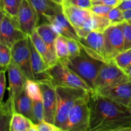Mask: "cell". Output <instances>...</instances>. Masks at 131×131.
<instances>
[{"label":"cell","mask_w":131,"mask_h":131,"mask_svg":"<svg viewBox=\"0 0 131 131\" xmlns=\"http://www.w3.org/2000/svg\"><path fill=\"white\" fill-rule=\"evenodd\" d=\"M89 106V131L131 130V113L128 107L97 92L90 93Z\"/></svg>","instance_id":"1"},{"label":"cell","mask_w":131,"mask_h":131,"mask_svg":"<svg viewBox=\"0 0 131 131\" xmlns=\"http://www.w3.org/2000/svg\"><path fill=\"white\" fill-rule=\"evenodd\" d=\"M27 37L19 28L17 19L10 17L1 12L0 43L11 49L17 42Z\"/></svg>","instance_id":"10"},{"label":"cell","mask_w":131,"mask_h":131,"mask_svg":"<svg viewBox=\"0 0 131 131\" xmlns=\"http://www.w3.org/2000/svg\"><path fill=\"white\" fill-rule=\"evenodd\" d=\"M11 52L12 61L17 65L26 79L35 80L28 37L17 42L11 48Z\"/></svg>","instance_id":"8"},{"label":"cell","mask_w":131,"mask_h":131,"mask_svg":"<svg viewBox=\"0 0 131 131\" xmlns=\"http://www.w3.org/2000/svg\"><path fill=\"white\" fill-rule=\"evenodd\" d=\"M42 93L44 120L54 124L57 110L56 88L50 83H38Z\"/></svg>","instance_id":"13"},{"label":"cell","mask_w":131,"mask_h":131,"mask_svg":"<svg viewBox=\"0 0 131 131\" xmlns=\"http://www.w3.org/2000/svg\"><path fill=\"white\" fill-rule=\"evenodd\" d=\"M122 1H127V0H121Z\"/></svg>","instance_id":"46"},{"label":"cell","mask_w":131,"mask_h":131,"mask_svg":"<svg viewBox=\"0 0 131 131\" xmlns=\"http://www.w3.org/2000/svg\"><path fill=\"white\" fill-rule=\"evenodd\" d=\"M30 37L35 47L49 67L53 66L58 61L56 54L50 49L46 42L38 35L36 30L30 35Z\"/></svg>","instance_id":"19"},{"label":"cell","mask_w":131,"mask_h":131,"mask_svg":"<svg viewBox=\"0 0 131 131\" xmlns=\"http://www.w3.org/2000/svg\"><path fill=\"white\" fill-rule=\"evenodd\" d=\"M10 131H37L36 124L24 115L14 113L12 117Z\"/></svg>","instance_id":"21"},{"label":"cell","mask_w":131,"mask_h":131,"mask_svg":"<svg viewBox=\"0 0 131 131\" xmlns=\"http://www.w3.org/2000/svg\"><path fill=\"white\" fill-rule=\"evenodd\" d=\"M101 1V0H92V1Z\"/></svg>","instance_id":"44"},{"label":"cell","mask_w":131,"mask_h":131,"mask_svg":"<svg viewBox=\"0 0 131 131\" xmlns=\"http://www.w3.org/2000/svg\"><path fill=\"white\" fill-rule=\"evenodd\" d=\"M104 63L93 58L82 49L80 54L69 58L62 63L79 75L92 88L93 92H95L96 79Z\"/></svg>","instance_id":"3"},{"label":"cell","mask_w":131,"mask_h":131,"mask_svg":"<svg viewBox=\"0 0 131 131\" xmlns=\"http://www.w3.org/2000/svg\"><path fill=\"white\" fill-rule=\"evenodd\" d=\"M125 72H126V74H127L128 77L129 78L130 80H131V66L126 70V71H125Z\"/></svg>","instance_id":"40"},{"label":"cell","mask_w":131,"mask_h":131,"mask_svg":"<svg viewBox=\"0 0 131 131\" xmlns=\"http://www.w3.org/2000/svg\"><path fill=\"white\" fill-rule=\"evenodd\" d=\"M129 110H130V113H131V102H130V104L129 105Z\"/></svg>","instance_id":"43"},{"label":"cell","mask_w":131,"mask_h":131,"mask_svg":"<svg viewBox=\"0 0 131 131\" xmlns=\"http://www.w3.org/2000/svg\"><path fill=\"white\" fill-rule=\"evenodd\" d=\"M37 12L39 17V24L41 20L47 21L46 17L56 15L63 12L62 6L52 0H28ZM48 23V22H47Z\"/></svg>","instance_id":"18"},{"label":"cell","mask_w":131,"mask_h":131,"mask_svg":"<svg viewBox=\"0 0 131 131\" xmlns=\"http://www.w3.org/2000/svg\"><path fill=\"white\" fill-rule=\"evenodd\" d=\"M54 49L58 61L61 63L66 61L69 58L67 38L58 35L55 40Z\"/></svg>","instance_id":"23"},{"label":"cell","mask_w":131,"mask_h":131,"mask_svg":"<svg viewBox=\"0 0 131 131\" xmlns=\"http://www.w3.org/2000/svg\"><path fill=\"white\" fill-rule=\"evenodd\" d=\"M113 61L118 67L126 71L131 66V48L116 55Z\"/></svg>","instance_id":"26"},{"label":"cell","mask_w":131,"mask_h":131,"mask_svg":"<svg viewBox=\"0 0 131 131\" xmlns=\"http://www.w3.org/2000/svg\"><path fill=\"white\" fill-rule=\"evenodd\" d=\"M7 72L9 81L8 100L12 102L14 107V100L24 90L27 79L17 65L12 61L8 67Z\"/></svg>","instance_id":"15"},{"label":"cell","mask_w":131,"mask_h":131,"mask_svg":"<svg viewBox=\"0 0 131 131\" xmlns=\"http://www.w3.org/2000/svg\"><path fill=\"white\" fill-rule=\"evenodd\" d=\"M12 61L11 49L5 45L0 43V65L1 70L7 71Z\"/></svg>","instance_id":"28"},{"label":"cell","mask_w":131,"mask_h":131,"mask_svg":"<svg viewBox=\"0 0 131 131\" xmlns=\"http://www.w3.org/2000/svg\"><path fill=\"white\" fill-rule=\"evenodd\" d=\"M99 93L114 102L129 107L131 102V80L106 88Z\"/></svg>","instance_id":"16"},{"label":"cell","mask_w":131,"mask_h":131,"mask_svg":"<svg viewBox=\"0 0 131 131\" xmlns=\"http://www.w3.org/2000/svg\"><path fill=\"white\" fill-rule=\"evenodd\" d=\"M67 42L68 47H69V58L75 57V56L80 54L82 51V48L81 47L79 41L67 38Z\"/></svg>","instance_id":"31"},{"label":"cell","mask_w":131,"mask_h":131,"mask_svg":"<svg viewBox=\"0 0 131 131\" xmlns=\"http://www.w3.org/2000/svg\"><path fill=\"white\" fill-rule=\"evenodd\" d=\"M93 31L104 33L111 26L110 19L107 15H99L93 13Z\"/></svg>","instance_id":"27"},{"label":"cell","mask_w":131,"mask_h":131,"mask_svg":"<svg viewBox=\"0 0 131 131\" xmlns=\"http://www.w3.org/2000/svg\"><path fill=\"white\" fill-rule=\"evenodd\" d=\"M63 13L81 38L87 37L93 31V13L89 9L81 8L67 3L61 5Z\"/></svg>","instance_id":"4"},{"label":"cell","mask_w":131,"mask_h":131,"mask_svg":"<svg viewBox=\"0 0 131 131\" xmlns=\"http://www.w3.org/2000/svg\"><path fill=\"white\" fill-rule=\"evenodd\" d=\"M28 38L31 53L32 72L35 81L38 83H51V78L48 74V69L49 67L35 47L30 36H28Z\"/></svg>","instance_id":"14"},{"label":"cell","mask_w":131,"mask_h":131,"mask_svg":"<svg viewBox=\"0 0 131 131\" xmlns=\"http://www.w3.org/2000/svg\"><path fill=\"white\" fill-rule=\"evenodd\" d=\"M66 1H67V0H60V2H61V5L62 3H63L64 2H65Z\"/></svg>","instance_id":"42"},{"label":"cell","mask_w":131,"mask_h":131,"mask_svg":"<svg viewBox=\"0 0 131 131\" xmlns=\"http://www.w3.org/2000/svg\"><path fill=\"white\" fill-rule=\"evenodd\" d=\"M113 7L104 5H93L90 10L92 13L99 15H107Z\"/></svg>","instance_id":"35"},{"label":"cell","mask_w":131,"mask_h":131,"mask_svg":"<svg viewBox=\"0 0 131 131\" xmlns=\"http://www.w3.org/2000/svg\"><path fill=\"white\" fill-rule=\"evenodd\" d=\"M23 0H1V12L10 17L17 19Z\"/></svg>","instance_id":"24"},{"label":"cell","mask_w":131,"mask_h":131,"mask_svg":"<svg viewBox=\"0 0 131 131\" xmlns=\"http://www.w3.org/2000/svg\"><path fill=\"white\" fill-rule=\"evenodd\" d=\"M36 127L37 131H61V129L55 124L47 122L45 120L36 124Z\"/></svg>","instance_id":"33"},{"label":"cell","mask_w":131,"mask_h":131,"mask_svg":"<svg viewBox=\"0 0 131 131\" xmlns=\"http://www.w3.org/2000/svg\"><path fill=\"white\" fill-rule=\"evenodd\" d=\"M63 3L70 4L81 8L89 9V10H90L92 6H93L92 0H67Z\"/></svg>","instance_id":"34"},{"label":"cell","mask_w":131,"mask_h":131,"mask_svg":"<svg viewBox=\"0 0 131 131\" xmlns=\"http://www.w3.org/2000/svg\"><path fill=\"white\" fill-rule=\"evenodd\" d=\"M33 110V121L35 124H37L44 120V110H43V100L32 101Z\"/></svg>","instance_id":"29"},{"label":"cell","mask_w":131,"mask_h":131,"mask_svg":"<svg viewBox=\"0 0 131 131\" xmlns=\"http://www.w3.org/2000/svg\"><path fill=\"white\" fill-rule=\"evenodd\" d=\"M107 16L110 19L111 25L120 24L125 22L124 12L118 6L113 8L107 15Z\"/></svg>","instance_id":"30"},{"label":"cell","mask_w":131,"mask_h":131,"mask_svg":"<svg viewBox=\"0 0 131 131\" xmlns=\"http://www.w3.org/2000/svg\"><path fill=\"white\" fill-rule=\"evenodd\" d=\"M103 34L106 58L109 61H111L124 49L125 39L121 24L111 25Z\"/></svg>","instance_id":"9"},{"label":"cell","mask_w":131,"mask_h":131,"mask_svg":"<svg viewBox=\"0 0 131 131\" xmlns=\"http://www.w3.org/2000/svg\"><path fill=\"white\" fill-rule=\"evenodd\" d=\"M124 14L125 21H129L131 20V9L124 11Z\"/></svg>","instance_id":"39"},{"label":"cell","mask_w":131,"mask_h":131,"mask_svg":"<svg viewBox=\"0 0 131 131\" xmlns=\"http://www.w3.org/2000/svg\"><path fill=\"white\" fill-rule=\"evenodd\" d=\"M14 111L24 115L33 121V102L31 99L28 97L25 89L23 90L14 100Z\"/></svg>","instance_id":"20"},{"label":"cell","mask_w":131,"mask_h":131,"mask_svg":"<svg viewBox=\"0 0 131 131\" xmlns=\"http://www.w3.org/2000/svg\"><path fill=\"white\" fill-rule=\"evenodd\" d=\"M17 20L19 28L27 36L31 35L39 25L38 13L28 0L22 1Z\"/></svg>","instance_id":"12"},{"label":"cell","mask_w":131,"mask_h":131,"mask_svg":"<svg viewBox=\"0 0 131 131\" xmlns=\"http://www.w3.org/2000/svg\"><path fill=\"white\" fill-rule=\"evenodd\" d=\"M127 22H128V23H130V24H131V20H129V21H127Z\"/></svg>","instance_id":"45"},{"label":"cell","mask_w":131,"mask_h":131,"mask_svg":"<svg viewBox=\"0 0 131 131\" xmlns=\"http://www.w3.org/2000/svg\"><path fill=\"white\" fill-rule=\"evenodd\" d=\"M46 18L58 34L64 36L67 38L79 41L80 37L78 36L74 27L65 17L63 12L56 15L46 16Z\"/></svg>","instance_id":"17"},{"label":"cell","mask_w":131,"mask_h":131,"mask_svg":"<svg viewBox=\"0 0 131 131\" xmlns=\"http://www.w3.org/2000/svg\"><path fill=\"white\" fill-rule=\"evenodd\" d=\"M36 31L42 38L50 49L55 53L54 43L58 34L54 30L50 23H43L39 24L36 28ZM56 54V53H55Z\"/></svg>","instance_id":"22"},{"label":"cell","mask_w":131,"mask_h":131,"mask_svg":"<svg viewBox=\"0 0 131 131\" xmlns=\"http://www.w3.org/2000/svg\"><path fill=\"white\" fill-rule=\"evenodd\" d=\"M90 95L78 100L69 113L64 131H89Z\"/></svg>","instance_id":"6"},{"label":"cell","mask_w":131,"mask_h":131,"mask_svg":"<svg viewBox=\"0 0 131 131\" xmlns=\"http://www.w3.org/2000/svg\"><path fill=\"white\" fill-rule=\"evenodd\" d=\"M52 1H54L55 3H57L60 4V5H61V2H60V0H52Z\"/></svg>","instance_id":"41"},{"label":"cell","mask_w":131,"mask_h":131,"mask_svg":"<svg viewBox=\"0 0 131 131\" xmlns=\"http://www.w3.org/2000/svg\"><path fill=\"white\" fill-rule=\"evenodd\" d=\"M57 97V110L54 124L65 130L69 113L78 100L90 95V92L81 88L58 86L55 87Z\"/></svg>","instance_id":"2"},{"label":"cell","mask_w":131,"mask_h":131,"mask_svg":"<svg viewBox=\"0 0 131 131\" xmlns=\"http://www.w3.org/2000/svg\"><path fill=\"white\" fill-rule=\"evenodd\" d=\"M121 3V0H101L97 1H92L93 5H104L113 8L118 6Z\"/></svg>","instance_id":"37"},{"label":"cell","mask_w":131,"mask_h":131,"mask_svg":"<svg viewBox=\"0 0 131 131\" xmlns=\"http://www.w3.org/2000/svg\"><path fill=\"white\" fill-rule=\"evenodd\" d=\"M118 7L122 10L123 12L125 10L131 9V0H127V1H122L121 3L119 5Z\"/></svg>","instance_id":"38"},{"label":"cell","mask_w":131,"mask_h":131,"mask_svg":"<svg viewBox=\"0 0 131 131\" xmlns=\"http://www.w3.org/2000/svg\"><path fill=\"white\" fill-rule=\"evenodd\" d=\"M124 35V49L127 50L131 48V24L125 21L121 24Z\"/></svg>","instance_id":"32"},{"label":"cell","mask_w":131,"mask_h":131,"mask_svg":"<svg viewBox=\"0 0 131 131\" xmlns=\"http://www.w3.org/2000/svg\"><path fill=\"white\" fill-rule=\"evenodd\" d=\"M129 80L126 72L118 67L113 61L104 63L96 79L95 92L99 93L106 88Z\"/></svg>","instance_id":"7"},{"label":"cell","mask_w":131,"mask_h":131,"mask_svg":"<svg viewBox=\"0 0 131 131\" xmlns=\"http://www.w3.org/2000/svg\"><path fill=\"white\" fill-rule=\"evenodd\" d=\"M26 92L31 101L42 99V93L39 83L35 80L26 79L25 84Z\"/></svg>","instance_id":"25"},{"label":"cell","mask_w":131,"mask_h":131,"mask_svg":"<svg viewBox=\"0 0 131 131\" xmlns=\"http://www.w3.org/2000/svg\"><path fill=\"white\" fill-rule=\"evenodd\" d=\"M79 42L82 49L90 56L104 63L110 62L106 58L103 33L93 31L87 37L81 38Z\"/></svg>","instance_id":"11"},{"label":"cell","mask_w":131,"mask_h":131,"mask_svg":"<svg viewBox=\"0 0 131 131\" xmlns=\"http://www.w3.org/2000/svg\"><path fill=\"white\" fill-rule=\"evenodd\" d=\"M48 74L51 78V84L54 86H64L81 88L92 93V88L74 72L65 65L58 61L55 65L48 69Z\"/></svg>","instance_id":"5"},{"label":"cell","mask_w":131,"mask_h":131,"mask_svg":"<svg viewBox=\"0 0 131 131\" xmlns=\"http://www.w3.org/2000/svg\"><path fill=\"white\" fill-rule=\"evenodd\" d=\"M5 70H1L0 72V102H3V97L6 88V76Z\"/></svg>","instance_id":"36"}]
</instances>
